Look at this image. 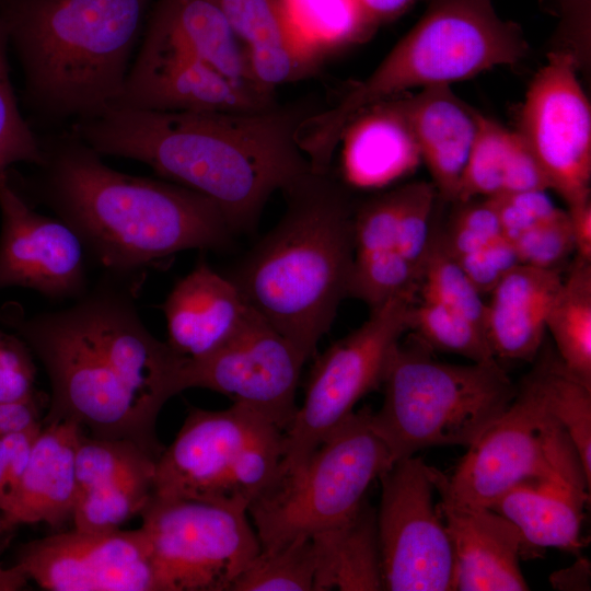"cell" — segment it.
<instances>
[{"mask_svg": "<svg viewBox=\"0 0 591 591\" xmlns=\"http://www.w3.org/2000/svg\"><path fill=\"white\" fill-rule=\"evenodd\" d=\"M137 287L114 279L67 309L30 318L8 304L0 320L46 369L51 397L43 424L70 420L90 436L130 440L160 457L157 418L184 391L187 359L146 328L134 304Z\"/></svg>", "mask_w": 591, "mask_h": 591, "instance_id": "obj_1", "label": "cell"}, {"mask_svg": "<svg viewBox=\"0 0 591 591\" xmlns=\"http://www.w3.org/2000/svg\"><path fill=\"white\" fill-rule=\"evenodd\" d=\"M316 111L304 103L234 113L111 106L71 132L100 155L140 161L206 196L233 233L248 232L274 193L312 171L297 130Z\"/></svg>", "mask_w": 591, "mask_h": 591, "instance_id": "obj_2", "label": "cell"}, {"mask_svg": "<svg viewBox=\"0 0 591 591\" xmlns=\"http://www.w3.org/2000/svg\"><path fill=\"white\" fill-rule=\"evenodd\" d=\"M42 144L38 173L14 178L9 172L11 183L69 224L109 278L138 282L147 267L183 251L224 247L233 234L206 196L166 179L118 172L72 132Z\"/></svg>", "mask_w": 591, "mask_h": 591, "instance_id": "obj_3", "label": "cell"}, {"mask_svg": "<svg viewBox=\"0 0 591 591\" xmlns=\"http://www.w3.org/2000/svg\"><path fill=\"white\" fill-rule=\"evenodd\" d=\"M282 194L278 223L229 278L248 306L309 359L348 297L355 207L331 172L310 171Z\"/></svg>", "mask_w": 591, "mask_h": 591, "instance_id": "obj_4", "label": "cell"}, {"mask_svg": "<svg viewBox=\"0 0 591 591\" xmlns=\"http://www.w3.org/2000/svg\"><path fill=\"white\" fill-rule=\"evenodd\" d=\"M154 0H0L24 100L44 121H81L118 100Z\"/></svg>", "mask_w": 591, "mask_h": 591, "instance_id": "obj_5", "label": "cell"}, {"mask_svg": "<svg viewBox=\"0 0 591 591\" xmlns=\"http://www.w3.org/2000/svg\"><path fill=\"white\" fill-rule=\"evenodd\" d=\"M521 27L501 19L491 0H430L418 22L363 81L301 123L297 140L315 170L331 166L347 123L363 108L410 89L472 78L523 59Z\"/></svg>", "mask_w": 591, "mask_h": 591, "instance_id": "obj_6", "label": "cell"}, {"mask_svg": "<svg viewBox=\"0 0 591 591\" xmlns=\"http://www.w3.org/2000/svg\"><path fill=\"white\" fill-rule=\"evenodd\" d=\"M382 385L384 398L371 424L393 461L431 447H468L517 392L497 360L442 362L420 340L398 343Z\"/></svg>", "mask_w": 591, "mask_h": 591, "instance_id": "obj_7", "label": "cell"}, {"mask_svg": "<svg viewBox=\"0 0 591 591\" xmlns=\"http://www.w3.org/2000/svg\"><path fill=\"white\" fill-rule=\"evenodd\" d=\"M283 432L243 404L222 410L190 407L157 461L153 497L247 512L279 475Z\"/></svg>", "mask_w": 591, "mask_h": 591, "instance_id": "obj_8", "label": "cell"}, {"mask_svg": "<svg viewBox=\"0 0 591 591\" xmlns=\"http://www.w3.org/2000/svg\"><path fill=\"white\" fill-rule=\"evenodd\" d=\"M369 406L354 412L296 470L277 477L247 509L262 551L338 526L359 511L393 459L371 424Z\"/></svg>", "mask_w": 591, "mask_h": 591, "instance_id": "obj_9", "label": "cell"}, {"mask_svg": "<svg viewBox=\"0 0 591 591\" xmlns=\"http://www.w3.org/2000/svg\"><path fill=\"white\" fill-rule=\"evenodd\" d=\"M415 291L396 294L371 309L368 320L331 345L314 362L304 399L283 432L279 475L302 465L344 422L356 404L382 385L389 360L410 329Z\"/></svg>", "mask_w": 591, "mask_h": 591, "instance_id": "obj_10", "label": "cell"}, {"mask_svg": "<svg viewBox=\"0 0 591 591\" xmlns=\"http://www.w3.org/2000/svg\"><path fill=\"white\" fill-rule=\"evenodd\" d=\"M140 515L159 591H231L262 549L243 510L152 497Z\"/></svg>", "mask_w": 591, "mask_h": 591, "instance_id": "obj_11", "label": "cell"}, {"mask_svg": "<svg viewBox=\"0 0 591 591\" xmlns=\"http://www.w3.org/2000/svg\"><path fill=\"white\" fill-rule=\"evenodd\" d=\"M467 448L450 478L438 470L437 476L454 500L486 508L577 452L547 408L538 363L517 386L506 410Z\"/></svg>", "mask_w": 591, "mask_h": 591, "instance_id": "obj_12", "label": "cell"}, {"mask_svg": "<svg viewBox=\"0 0 591 591\" xmlns=\"http://www.w3.org/2000/svg\"><path fill=\"white\" fill-rule=\"evenodd\" d=\"M379 480L376 525L384 590H456V558L433 502L431 466L415 455L399 459Z\"/></svg>", "mask_w": 591, "mask_h": 591, "instance_id": "obj_13", "label": "cell"}, {"mask_svg": "<svg viewBox=\"0 0 591 591\" xmlns=\"http://www.w3.org/2000/svg\"><path fill=\"white\" fill-rule=\"evenodd\" d=\"M518 132L568 207L590 199L591 107L569 51L549 54L535 74Z\"/></svg>", "mask_w": 591, "mask_h": 591, "instance_id": "obj_14", "label": "cell"}, {"mask_svg": "<svg viewBox=\"0 0 591 591\" xmlns=\"http://www.w3.org/2000/svg\"><path fill=\"white\" fill-rule=\"evenodd\" d=\"M308 359L251 309L241 328L210 355L186 360L183 389L204 387L266 416L281 430L298 406L296 392Z\"/></svg>", "mask_w": 591, "mask_h": 591, "instance_id": "obj_15", "label": "cell"}, {"mask_svg": "<svg viewBox=\"0 0 591 591\" xmlns=\"http://www.w3.org/2000/svg\"><path fill=\"white\" fill-rule=\"evenodd\" d=\"M14 566L49 591H159L141 528L106 532L74 528L23 545Z\"/></svg>", "mask_w": 591, "mask_h": 591, "instance_id": "obj_16", "label": "cell"}, {"mask_svg": "<svg viewBox=\"0 0 591 591\" xmlns=\"http://www.w3.org/2000/svg\"><path fill=\"white\" fill-rule=\"evenodd\" d=\"M0 289L22 287L51 300L79 299L88 291L86 250L61 219L36 212L0 176Z\"/></svg>", "mask_w": 591, "mask_h": 591, "instance_id": "obj_17", "label": "cell"}, {"mask_svg": "<svg viewBox=\"0 0 591 591\" xmlns=\"http://www.w3.org/2000/svg\"><path fill=\"white\" fill-rule=\"evenodd\" d=\"M165 66L210 67L258 89L250 79L243 47L219 0L153 1L131 67Z\"/></svg>", "mask_w": 591, "mask_h": 591, "instance_id": "obj_18", "label": "cell"}, {"mask_svg": "<svg viewBox=\"0 0 591 591\" xmlns=\"http://www.w3.org/2000/svg\"><path fill=\"white\" fill-rule=\"evenodd\" d=\"M159 457L125 439L79 437L74 528L106 532L140 514L153 497Z\"/></svg>", "mask_w": 591, "mask_h": 591, "instance_id": "obj_19", "label": "cell"}, {"mask_svg": "<svg viewBox=\"0 0 591 591\" xmlns=\"http://www.w3.org/2000/svg\"><path fill=\"white\" fill-rule=\"evenodd\" d=\"M590 485L573 452L544 475L514 485L490 509L517 526L523 557L526 552L545 547L577 553L582 546L581 526Z\"/></svg>", "mask_w": 591, "mask_h": 591, "instance_id": "obj_20", "label": "cell"}, {"mask_svg": "<svg viewBox=\"0 0 591 591\" xmlns=\"http://www.w3.org/2000/svg\"><path fill=\"white\" fill-rule=\"evenodd\" d=\"M431 477L456 558V590H529L519 565L524 547L517 526L490 508L454 500L438 479L434 467Z\"/></svg>", "mask_w": 591, "mask_h": 591, "instance_id": "obj_21", "label": "cell"}, {"mask_svg": "<svg viewBox=\"0 0 591 591\" xmlns=\"http://www.w3.org/2000/svg\"><path fill=\"white\" fill-rule=\"evenodd\" d=\"M161 309L167 345L187 360L204 358L224 345L251 311L235 283L204 259L174 285Z\"/></svg>", "mask_w": 591, "mask_h": 591, "instance_id": "obj_22", "label": "cell"}, {"mask_svg": "<svg viewBox=\"0 0 591 591\" xmlns=\"http://www.w3.org/2000/svg\"><path fill=\"white\" fill-rule=\"evenodd\" d=\"M339 144L341 176L347 185L361 189L384 187L414 171L421 160L402 94L357 113L345 126Z\"/></svg>", "mask_w": 591, "mask_h": 591, "instance_id": "obj_23", "label": "cell"}, {"mask_svg": "<svg viewBox=\"0 0 591 591\" xmlns=\"http://www.w3.org/2000/svg\"><path fill=\"white\" fill-rule=\"evenodd\" d=\"M83 430L70 420L43 424L15 496L2 512L14 525L45 522L55 528L72 518L77 448Z\"/></svg>", "mask_w": 591, "mask_h": 591, "instance_id": "obj_24", "label": "cell"}, {"mask_svg": "<svg viewBox=\"0 0 591 591\" xmlns=\"http://www.w3.org/2000/svg\"><path fill=\"white\" fill-rule=\"evenodd\" d=\"M407 117L433 186L444 200L455 201L465 163L476 136L479 114L459 99L450 85L403 93Z\"/></svg>", "mask_w": 591, "mask_h": 591, "instance_id": "obj_25", "label": "cell"}, {"mask_svg": "<svg viewBox=\"0 0 591 591\" xmlns=\"http://www.w3.org/2000/svg\"><path fill=\"white\" fill-rule=\"evenodd\" d=\"M561 281L558 269L524 264L499 280L486 303V335L495 358L525 361L536 357Z\"/></svg>", "mask_w": 591, "mask_h": 591, "instance_id": "obj_26", "label": "cell"}, {"mask_svg": "<svg viewBox=\"0 0 591 591\" xmlns=\"http://www.w3.org/2000/svg\"><path fill=\"white\" fill-rule=\"evenodd\" d=\"M243 47L250 79L275 93L278 85L313 74L320 63L297 39L280 0H219Z\"/></svg>", "mask_w": 591, "mask_h": 591, "instance_id": "obj_27", "label": "cell"}, {"mask_svg": "<svg viewBox=\"0 0 591 591\" xmlns=\"http://www.w3.org/2000/svg\"><path fill=\"white\" fill-rule=\"evenodd\" d=\"M314 591L384 590L376 511L366 500L349 521L311 535Z\"/></svg>", "mask_w": 591, "mask_h": 591, "instance_id": "obj_28", "label": "cell"}, {"mask_svg": "<svg viewBox=\"0 0 591 591\" xmlns=\"http://www.w3.org/2000/svg\"><path fill=\"white\" fill-rule=\"evenodd\" d=\"M546 329L564 367L591 387V260L577 256L571 264L548 311Z\"/></svg>", "mask_w": 591, "mask_h": 591, "instance_id": "obj_29", "label": "cell"}, {"mask_svg": "<svg viewBox=\"0 0 591 591\" xmlns=\"http://www.w3.org/2000/svg\"><path fill=\"white\" fill-rule=\"evenodd\" d=\"M303 49L320 65L328 55L367 40L376 30L359 0H280Z\"/></svg>", "mask_w": 591, "mask_h": 591, "instance_id": "obj_30", "label": "cell"}, {"mask_svg": "<svg viewBox=\"0 0 591 591\" xmlns=\"http://www.w3.org/2000/svg\"><path fill=\"white\" fill-rule=\"evenodd\" d=\"M537 363L547 408L569 436L591 482V387L572 376L558 357Z\"/></svg>", "mask_w": 591, "mask_h": 591, "instance_id": "obj_31", "label": "cell"}, {"mask_svg": "<svg viewBox=\"0 0 591 591\" xmlns=\"http://www.w3.org/2000/svg\"><path fill=\"white\" fill-rule=\"evenodd\" d=\"M315 554L311 535L262 551L239 576L231 591H314Z\"/></svg>", "mask_w": 591, "mask_h": 591, "instance_id": "obj_32", "label": "cell"}, {"mask_svg": "<svg viewBox=\"0 0 591 591\" xmlns=\"http://www.w3.org/2000/svg\"><path fill=\"white\" fill-rule=\"evenodd\" d=\"M514 132L479 116L478 127L460 181L455 202L503 193Z\"/></svg>", "mask_w": 591, "mask_h": 591, "instance_id": "obj_33", "label": "cell"}, {"mask_svg": "<svg viewBox=\"0 0 591 591\" xmlns=\"http://www.w3.org/2000/svg\"><path fill=\"white\" fill-rule=\"evenodd\" d=\"M410 329L428 348L456 354L472 362L496 360L485 332L442 303L415 302Z\"/></svg>", "mask_w": 591, "mask_h": 591, "instance_id": "obj_34", "label": "cell"}, {"mask_svg": "<svg viewBox=\"0 0 591 591\" xmlns=\"http://www.w3.org/2000/svg\"><path fill=\"white\" fill-rule=\"evenodd\" d=\"M419 286L422 300L444 304L486 334L487 304L482 299V292L448 253L437 234L433 235Z\"/></svg>", "mask_w": 591, "mask_h": 591, "instance_id": "obj_35", "label": "cell"}, {"mask_svg": "<svg viewBox=\"0 0 591 591\" xmlns=\"http://www.w3.org/2000/svg\"><path fill=\"white\" fill-rule=\"evenodd\" d=\"M10 38L0 15V176L19 162L40 165L42 139L22 117L10 79L8 48Z\"/></svg>", "mask_w": 591, "mask_h": 591, "instance_id": "obj_36", "label": "cell"}, {"mask_svg": "<svg viewBox=\"0 0 591 591\" xmlns=\"http://www.w3.org/2000/svg\"><path fill=\"white\" fill-rule=\"evenodd\" d=\"M401 209L395 251L420 274L429 253L433 232L432 212L438 193L432 183L415 182L401 186Z\"/></svg>", "mask_w": 591, "mask_h": 591, "instance_id": "obj_37", "label": "cell"}, {"mask_svg": "<svg viewBox=\"0 0 591 591\" xmlns=\"http://www.w3.org/2000/svg\"><path fill=\"white\" fill-rule=\"evenodd\" d=\"M461 208L452 217L448 229L438 234L448 253L459 259L505 236L497 211L486 197L460 202Z\"/></svg>", "mask_w": 591, "mask_h": 591, "instance_id": "obj_38", "label": "cell"}, {"mask_svg": "<svg viewBox=\"0 0 591 591\" xmlns=\"http://www.w3.org/2000/svg\"><path fill=\"white\" fill-rule=\"evenodd\" d=\"M511 243L521 264L557 269L575 250L567 211L538 222Z\"/></svg>", "mask_w": 591, "mask_h": 591, "instance_id": "obj_39", "label": "cell"}, {"mask_svg": "<svg viewBox=\"0 0 591 591\" xmlns=\"http://www.w3.org/2000/svg\"><path fill=\"white\" fill-rule=\"evenodd\" d=\"M546 190L500 194L490 198L505 236L512 242L531 227L557 215V208Z\"/></svg>", "mask_w": 591, "mask_h": 591, "instance_id": "obj_40", "label": "cell"}, {"mask_svg": "<svg viewBox=\"0 0 591 591\" xmlns=\"http://www.w3.org/2000/svg\"><path fill=\"white\" fill-rule=\"evenodd\" d=\"M35 376L36 367L28 345L20 336L0 331V402L35 393Z\"/></svg>", "mask_w": 591, "mask_h": 591, "instance_id": "obj_41", "label": "cell"}, {"mask_svg": "<svg viewBox=\"0 0 591 591\" xmlns=\"http://www.w3.org/2000/svg\"><path fill=\"white\" fill-rule=\"evenodd\" d=\"M455 260L482 293L490 292L508 271L521 264L506 236Z\"/></svg>", "mask_w": 591, "mask_h": 591, "instance_id": "obj_42", "label": "cell"}, {"mask_svg": "<svg viewBox=\"0 0 591 591\" xmlns=\"http://www.w3.org/2000/svg\"><path fill=\"white\" fill-rule=\"evenodd\" d=\"M43 426L0 438V512L12 502L34 440Z\"/></svg>", "mask_w": 591, "mask_h": 591, "instance_id": "obj_43", "label": "cell"}, {"mask_svg": "<svg viewBox=\"0 0 591 591\" xmlns=\"http://www.w3.org/2000/svg\"><path fill=\"white\" fill-rule=\"evenodd\" d=\"M44 406L38 392L25 398L0 402V438L43 426Z\"/></svg>", "mask_w": 591, "mask_h": 591, "instance_id": "obj_44", "label": "cell"}, {"mask_svg": "<svg viewBox=\"0 0 591 591\" xmlns=\"http://www.w3.org/2000/svg\"><path fill=\"white\" fill-rule=\"evenodd\" d=\"M575 251L577 256L591 260V201L586 200L568 207Z\"/></svg>", "mask_w": 591, "mask_h": 591, "instance_id": "obj_45", "label": "cell"}, {"mask_svg": "<svg viewBox=\"0 0 591 591\" xmlns=\"http://www.w3.org/2000/svg\"><path fill=\"white\" fill-rule=\"evenodd\" d=\"M370 22L378 27L390 22L419 0H359Z\"/></svg>", "mask_w": 591, "mask_h": 591, "instance_id": "obj_46", "label": "cell"}, {"mask_svg": "<svg viewBox=\"0 0 591 591\" xmlns=\"http://www.w3.org/2000/svg\"><path fill=\"white\" fill-rule=\"evenodd\" d=\"M590 581V565L579 558L571 567L551 576V583L559 590H587Z\"/></svg>", "mask_w": 591, "mask_h": 591, "instance_id": "obj_47", "label": "cell"}, {"mask_svg": "<svg viewBox=\"0 0 591 591\" xmlns=\"http://www.w3.org/2000/svg\"><path fill=\"white\" fill-rule=\"evenodd\" d=\"M15 525L0 512V549L3 537ZM27 580L28 579L15 566L12 568H3L0 564V591L21 590L27 584Z\"/></svg>", "mask_w": 591, "mask_h": 591, "instance_id": "obj_48", "label": "cell"}]
</instances>
